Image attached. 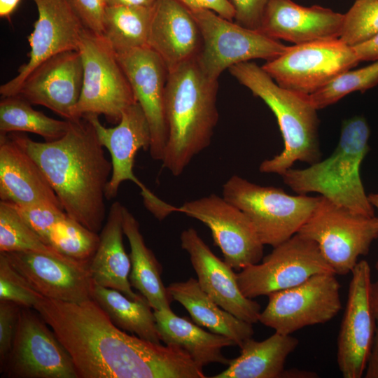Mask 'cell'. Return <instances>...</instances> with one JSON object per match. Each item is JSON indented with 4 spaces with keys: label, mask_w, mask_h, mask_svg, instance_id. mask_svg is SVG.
Returning <instances> with one entry per match:
<instances>
[{
    "label": "cell",
    "mask_w": 378,
    "mask_h": 378,
    "mask_svg": "<svg viewBox=\"0 0 378 378\" xmlns=\"http://www.w3.org/2000/svg\"><path fill=\"white\" fill-rule=\"evenodd\" d=\"M71 356L78 378H205L183 349L118 328L92 299L67 302L42 296L34 306Z\"/></svg>",
    "instance_id": "cell-1"
},
{
    "label": "cell",
    "mask_w": 378,
    "mask_h": 378,
    "mask_svg": "<svg viewBox=\"0 0 378 378\" xmlns=\"http://www.w3.org/2000/svg\"><path fill=\"white\" fill-rule=\"evenodd\" d=\"M69 121L66 133L53 141L38 142L20 132L8 134L38 165L67 216L98 233L104 225L112 163L86 118Z\"/></svg>",
    "instance_id": "cell-2"
},
{
    "label": "cell",
    "mask_w": 378,
    "mask_h": 378,
    "mask_svg": "<svg viewBox=\"0 0 378 378\" xmlns=\"http://www.w3.org/2000/svg\"><path fill=\"white\" fill-rule=\"evenodd\" d=\"M218 80L209 78L197 58L168 71L164 113L168 137L162 166L181 175L210 144L218 120Z\"/></svg>",
    "instance_id": "cell-3"
},
{
    "label": "cell",
    "mask_w": 378,
    "mask_h": 378,
    "mask_svg": "<svg viewBox=\"0 0 378 378\" xmlns=\"http://www.w3.org/2000/svg\"><path fill=\"white\" fill-rule=\"evenodd\" d=\"M228 70L239 83L269 106L283 137V150L262 161L259 167L260 172L282 175L297 161L312 164L321 160L318 110L308 96L280 86L254 62L236 64Z\"/></svg>",
    "instance_id": "cell-4"
},
{
    "label": "cell",
    "mask_w": 378,
    "mask_h": 378,
    "mask_svg": "<svg viewBox=\"0 0 378 378\" xmlns=\"http://www.w3.org/2000/svg\"><path fill=\"white\" fill-rule=\"evenodd\" d=\"M370 129L362 115L342 123L333 153L305 169L290 168L281 176L284 183L300 195L317 192L338 206L367 216H374L361 181L360 169L370 150Z\"/></svg>",
    "instance_id": "cell-5"
},
{
    "label": "cell",
    "mask_w": 378,
    "mask_h": 378,
    "mask_svg": "<svg viewBox=\"0 0 378 378\" xmlns=\"http://www.w3.org/2000/svg\"><path fill=\"white\" fill-rule=\"evenodd\" d=\"M223 197L246 214L262 243L273 248L298 232L321 197L290 195L282 188L261 186L237 175L223 184Z\"/></svg>",
    "instance_id": "cell-6"
},
{
    "label": "cell",
    "mask_w": 378,
    "mask_h": 378,
    "mask_svg": "<svg viewBox=\"0 0 378 378\" xmlns=\"http://www.w3.org/2000/svg\"><path fill=\"white\" fill-rule=\"evenodd\" d=\"M78 51L83 61V79L74 115H104L118 123L122 113L136 103L117 55L102 34L84 29Z\"/></svg>",
    "instance_id": "cell-7"
},
{
    "label": "cell",
    "mask_w": 378,
    "mask_h": 378,
    "mask_svg": "<svg viewBox=\"0 0 378 378\" xmlns=\"http://www.w3.org/2000/svg\"><path fill=\"white\" fill-rule=\"evenodd\" d=\"M320 196L298 233L316 242L336 275L348 274L378 238V217L353 212Z\"/></svg>",
    "instance_id": "cell-8"
},
{
    "label": "cell",
    "mask_w": 378,
    "mask_h": 378,
    "mask_svg": "<svg viewBox=\"0 0 378 378\" xmlns=\"http://www.w3.org/2000/svg\"><path fill=\"white\" fill-rule=\"evenodd\" d=\"M359 62L353 47L332 38L288 46L262 68L280 86L309 96Z\"/></svg>",
    "instance_id": "cell-9"
},
{
    "label": "cell",
    "mask_w": 378,
    "mask_h": 378,
    "mask_svg": "<svg viewBox=\"0 0 378 378\" xmlns=\"http://www.w3.org/2000/svg\"><path fill=\"white\" fill-rule=\"evenodd\" d=\"M83 117L92 123L100 143L111 155L112 172L105 190L106 199L115 198L121 183L131 181L140 188L144 206L157 219L162 220L176 212V206L159 199L134 174L137 152L141 148L149 150L151 144L150 127L141 106L136 102L125 108L113 127L103 125L98 115Z\"/></svg>",
    "instance_id": "cell-10"
},
{
    "label": "cell",
    "mask_w": 378,
    "mask_h": 378,
    "mask_svg": "<svg viewBox=\"0 0 378 378\" xmlns=\"http://www.w3.org/2000/svg\"><path fill=\"white\" fill-rule=\"evenodd\" d=\"M200 28L202 46L197 62L211 78L218 80L232 65L254 59L270 60L288 48L258 30L243 27L207 9L190 10Z\"/></svg>",
    "instance_id": "cell-11"
},
{
    "label": "cell",
    "mask_w": 378,
    "mask_h": 378,
    "mask_svg": "<svg viewBox=\"0 0 378 378\" xmlns=\"http://www.w3.org/2000/svg\"><path fill=\"white\" fill-rule=\"evenodd\" d=\"M323 273L335 274L316 242L297 233L274 247L260 263L241 270L237 279L244 295L253 299L294 287Z\"/></svg>",
    "instance_id": "cell-12"
},
{
    "label": "cell",
    "mask_w": 378,
    "mask_h": 378,
    "mask_svg": "<svg viewBox=\"0 0 378 378\" xmlns=\"http://www.w3.org/2000/svg\"><path fill=\"white\" fill-rule=\"evenodd\" d=\"M33 309L21 307L12 348L0 365L2 374L12 378H78L71 356Z\"/></svg>",
    "instance_id": "cell-13"
},
{
    "label": "cell",
    "mask_w": 378,
    "mask_h": 378,
    "mask_svg": "<svg viewBox=\"0 0 378 378\" xmlns=\"http://www.w3.org/2000/svg\"><path fill=\"white\" fill-rule=\"evenodd\" d=\"M340 289L335 274L314 275L298 286L270 294L258 321L283 335L326 323L342 308Z\"/></svg>",
    "instance_id": "cell-14"
},
{
    "label": "cell",
    "mask_w": 378,
    "mask_h": 378,
    "mask_svg": "<svg viewBox=\"0 0 378 378\" xmlns=\"http://www.w3.org/2000/svg\"><path fill=\"white\" fill-rule=\"evenodd\" d=\"M176 211L201 221L210 229L214 244L233 270L240 271L262 259L264 244L252 223L223 197L211 194L186 202Z\"/></svg>",
    "instance_id": "cell-15"
},
{
    "label": "cell",
    "mask_w": 378,
    "mask_h": 378,
    "mask_svg": "<svg viewBox=\"0 0 378 378\" xmlns=\"http://www.w3.org/2000/svg\"><path fill=\"white\" fill-rule=\"evenodd\" d=\"M347 301L337 339V361L344 378L364 375L377 326L371 303V270L358 261L351 271Z\"/></svg>",
    "instance_id": "cell-16"
},
{
    "label": "cell",
    "mask_w": 378,
    "mask_h": 378,
    "mask_svg": "<svg viewBox=\"0 0 378 378\" xmlns=\"http://www.w3.org/2000/svg\"><path fill=\"white\" fill-rule=\"evenodd\" d=\"M38 18L27 39L29 60L18 74L0 87L2 97L17 95L27 76L40 64L62 52L78 50L85 29L67 0H32Z\"/></svg>",
    "instance_id": "cell-17"
},
{
    "label": "cell",
    "mask_w": 378,
    "mask_h": 378,
    "mask_svg": "<svg viewBox=\"0 0 378 378\" xmlns=\"http://www.w3.org/2000/svg\"><path fill=\"white\" fill-rule=\"evenodd\" d=\"M116 55L148 120L151 134L150 155L153 160L162 161L168 137L164 113L168 69L148 47Z\"/></svg>",
    "instance_id": "cell-18"
},
{
    "label": "cell",
    "mask_w": 378,
    "mask_h": 378,
    "mask_svg": "<svg viewBox=\"0 0 378 378\" xmlns=\"http://www.w3.org/2000/svg\"><path fill=\"white\" fill-rule=\"evenodd\" d=\"M4 253L15 270L42 296L74 303L92 299L93 282L88 262L35 251Z\"/></svg>",
    "instance_id": "cell-19"
},
{
    "label": "cell",
    "mask_w": 378,
    "mask_h": 378,
    "mask_svg": "<svg viewBox=\"0 0 378 378\" xmlns=\"http://www.w3.org/2000/svg\"><path fill=\"white\" fill-rule=\"evenodd\" d=\"M83 79L80 52L58 53L36 66L25 78L18 94L32 105L45 106L67 120H76Z\"/></svg>",
    "instance_id": "cell-20"
},
{
    "label": "cell",
    "mask_w": 378,
    "mask_h": 378,
    "mask_svg": "<svg viewBox=\"0 0 378 378\" xmlns=\"http://www.w3.org/2000/svg\"><path fill=\"white\" fill-rule=\"evenodd\" d=\"M181 245L190 255L200 287L214 302L244 321L258 322L260 305L244 295L237 273L212 252L194 228L182 232Z\"/></svg>",
    "instance_id": "cell-21"
},
{
    "label": "cell",
    "mask_w": 378,
    "mask_h": 378,
    "mask_svg": "<svg viewBox=\"0 0 378 378\" xmlns=\"http://www.w3.org/2000/svg\"><path fill=\"white\" fill-rule=\"evenodd\" d=\"M344 15L318 5L303 6L293 0H269L259 30L275 40L296 44L340 38Z\"/></svg>",
    "instance_id": "cell-22"
},
{
    "label": "cell",
    "mask_w": 378,
    "mask_h": 378,
    "mask_svg": "<svg viewBox=\"0 0 378 378\" xmlns=\"http://www.w3.org/2000/svg\"><path fill=\"white\" fill-rule=\"evenodd\" d=\"M202 46L200 28L190 10L176 0H157L148 36L168 71L197 58Z\"/></svg>",
    "instance_id": "cell-23"
},
{
    "label": "cell",
    "mask_w": 378,
    "mask_h": 378,
    "mask_svg": "<svg viewBox=\"0 0 378 378\" xmlns=\"http://www.w3.org/2000/svg\"><path fill=\"white\" fill-rule=\"evenodd\" d=\"M0 199L20 206L43 204L64 209L38 165L8 134L1 133Z\"/></svg>",
    "instance_id": "cell-24"
},
{
    "label": "cell",
    "mask_w": 378,
    "mask_h": 378,
    "mask_svg": "<svg viewBox=\"0 0 378 378\" xmlns=\"http://www.w3.org/2000/svg\"><path fill=\"white\" fill-rule=\"evenodd\" d=\"M123 208L118 201L111 205L89 272L93 283L119 290L132 300H141L146 298L133 291L129 279L131 261L123 244Z\"/></svg>",
    "instance_id": "cell-25"
},
{
    "label": "cell",
    "mask_w": 378,
    "mask_h": 378,
    "mask_svg": "<svg viewBox=\"0 0 378 378\" xmlns=\"http://www.w3.org/2000/svg\"><path fill=\"white\" fill-rule=\"evenodd\" d=\"M153 312L159 337L166 345L181 348L201 368L214 363L228 365L230 359L222 349L236 345L231 339L204 330L187 318L177 316L172 309Z\"/></svg>",
    "instance_id": "cell-26"
},
{
    "label": "cell",
    "mask_w": 378,
    "mask_h": 378,
    "mask_svg": "<svg viewBox=\"0 0 378 378\" xmlns=\"http://www.w3.org/2000/svg\"><path fill=\"white\" fill-rule=\"evenodd\" d=\"M167 289L172 299L185 307L198 326L229 337L239 348L252 337L253 324L220 307L202 290L197 279L190 278L185 281L174 282Z\"/></svg>",
    "instance_id": "cell-27"
},
{
    "label": "cell",
    "mask_w": 378,
    "mask_h": 378,
    "mask_svg": "<svg viewBox=\"0 0 378 378\" xmlns=\"http://www.w3.org/2000/svg\"><path fill=\"white\" fill-rule=\"evenodd\" d=\"M298 343V340L291 335L276 332L262 341L251 337L240 347V355L230 359L227 368L212 377H283L286 360Z\"/></svg>",
    "instance_id": "cell-28"
},
{
    "label": "cell",
    "mask_w": 378,
    "mask_h": 378,
    "mask_svg": "<svg viewBox=\"0 0 378 378\" xmlns=\"http://www.w3.org/2000/svg\"><path fill=\"white\" fill-rule=\"evenodd\" d=\"M122 227L130 246L129 279L132 286L146 299L154 310L170 309L174 300L162 282V266L146 246L138 220L125 206Z\"/></svg>",
    "instance_id": "cell-29"
},
{
    "label": "cell",
    "mask_w": 378,
    "mask_h": 378,
    "mask_svg": "<svg viewBox=\"0 0 378 378\" xmlns=\"http://www.w3.org/2000/svg\"><path fill=\"white\" fill-rule=\"evenodd\" d=\"M92 299L122 330L146 341L160 344L154 312L146 299L132 300L119 290L94 283L92 284Z\"/></svg>",
    "instance_id": "cell-30"
},
{
    "label": "cell",
    "mask_w": 378,
    "mask_h": 378,
    "mask_svg": "<svg viewBox=\"0 0 378 378\" xmlns=\"http://www.w3.org/2000/svg\"><path fill=\"white\" fill-rule=\"evenodd\" d=\"M152 6H108L102 35L116 54L148 47Z\"/></svg>",
    "instance_id": "cell-31"
},
{
    "label": "cell",
    "mask_w": 378,
    "mask_h": 378,
    "mask_svg": "<svg viewBox=\"0 0 378 378\" xmlns=\"http://www.w3.org/2000/svg\"><path fill=\"white\" fill-rule=\"evenodd\" d=\"M70 121L48 117L35 110L27 100L17 94L2 97L0 102V133L30 132L46 141L58 139L68 131Z\"/></svg>",
    "instance_id": "cell-32"
},
{
    "label": "cell",
    "mask_w": 378,
    "mask_h": 378,
    "mask_svg": "<svg viewBox=\"0 0 378 378\" xmlns=\"http://www.w3.org/2000/svg\"><path fill=\"white\" fill-rule=\"evenodd\" d=\"M13 251H35L68 258L46 244L11 203L0 201V252Z\"/></svg>",
    "instance_id": "cell-33"
},
{
    "label": "cell",
    "mask_w": 378,
    "mask_h": 378,
    "mask_svg": "<svg viewBox=\"0 0 378 378\" xmlns=\"http://www.w3.org/2000/svg\"><path fill=\"white\" fill-rule=\"evenodd\" d=\"M99 242V234L67 216L52 227L48 244L73 260L90 263Z\"/></svg>",
    "instance_id": "cell-34"
},
{
    "label": "cell",
    "mask_w": 378,
    "mask_h": 378,
    "mask_svg": "<svg viewBox=\"0 0 378 378\" xmlns=\"http://www.w3.org/2000/svg\"><path fill=\"white\" fill-rule=\"evenodd\" d=\"M378 84V59L356 70H347L325 87L308 96L317 109L330 106L344 96L356 91L364 92Z\"/></svg>",
    "instance_id": "cell-35"
},
{
    "label": "cell",
    "mask_w": 378,
    "mask_h": 378,
    "mask_svg": "<svg viewBox=\"0 0 378 378\" xmlns=\"http://www.w3.org/2000/svg\"><path fill=\"white\" fill-rule=\"evenodd\" d=\"M340 39L351 47L378 34V0H356L344 14Z\"/></svg>",
    "instance_id": "cell-36"
},
{
    "label": "cell",
    "mask_w": 378,
    "mask_h": 378,
    "mask_svg": "<svg viewBox=\"0 0 378 378\" xmlns=\"http://www.w3.org/2000/svg\"><path fill=\"white\" fill-rule=\"evenodd\" d=\"M41 297L15 270L5 253L0 252V300L34 308Z\"/></svg>",
    "instance_id": "cell-37"
},
{
    "label": "cell",
    "mask_w": 378,
    "mask_h": 378,
    "mask_svg": "<svg viewBox=\"0 0 378 378\" xmlns=\"http://www.w3.org/2000/svg\"><path fill=\"white\" fill-rule=\"evenodd\" d=\"M13 205L26 223L48 245H49V235L52 227L66 215L64 209L49 205L37 204L23 206Z\"/></svg>",
    "instance_id": "cell-38"
},
{
    "label": "cell",
    "mask_w": 378,
    "mask_h": 378,
    "mask_svg": "<svg viewBox=\"0 0 378 378\" xmlns=\"http://www.w3.org/2000/svg\"><path fill=\"white\" fill-rule=\"evenodd\" d=\"M21 307L14 302L0 300V365L12 348Z\"/></svg>",
    "instance_id": "cell-39"
},
{
    "label": "cell",
    "mask_w": 378,
    "mask_h": 378,
    "mask_svg": "<svg viewBox=\"0 0 378 378\" xmlns=\"http://www.w3.org/2000/svg\"><path fill=\"white\" fill-rule=\"evenodd\" d=\"M85 28L102 34L107 0H67Z\"/></svg>",
    "instance_id": "cell-40"
},
{
    "label": "cell",
    "mask_w": 378,
    "mask_h": 378,
    "mask_svg": "<svg viewBox=\"0 0 378 378\" xmlns=\"http://www.w3.org/2000/svg\"><path fill=\"white\" fill-rule=\"evenodd\" d=\"M269 0H230L235 10L234 20L243 27L259 30L262 16Z\"/></svg>",
    "instance_id": "cell-41"
},
{
    "label": "cell",
    "mask_w": 378,
    "mask_h": 378,
    "mask_svg": "<svg viewBox=\"0 0 378 378\" xmlns=\"http://www.w3.org/2000/svg\"><path fill=\"white\" fill-rule=\"evenodd\" d=\"M189 10L207 9L233 21L235 10L230 0H176Z\"/></svg>",
    "instance_id": "cell-42"
},
{
    "label": "cell",
    "mask_w": 378,
    "mask_h": 378,
    "mask_svg": "<svg viewBox=\"0 0 378 378\" xmlns=\"http://www.w3.org/2000/svg\"><path fill=\"white\" fill-rule=\"evenodd\" d=\"M353 48L360 62L378 59V34Z\"/></svg>",
    "instance_id": "cell-43"
},
{
    "label": "cell",
    "mask_w": 378,
    "mask_h": 378,
    "mask_svg": "<svg viewBox=\"0 0 378 378\" xmlns=\"http://www.w3.org/2000/svg\"><path fill=\"white\" fill-rule=\"evenodd\" d=\"M365 378H378V323L364 373Z\"/></svg>",
    "instance_id": "cell-44"
},
{
    "label": "cell",
    "mask_w": 378,
    "mask_h": 378,
    "mask_svg": "<svg viewBox=\"0 0 378 378\" xmlns=\"http://www.w3.org/2000/svg\"><path fill=\"white\" fill-rule=\"evenodd\" d=\"M20 1L21 0H0V17L10 20Z\"/></svg>",
    "instance_id": "cell-45"
},
{
    "label": "cell",
    "mask_w": 378,
    "mask_h": 378,
    "mask_svg": "<svg viewBox=\"0 0 378 378\" xmlns=\"http://www.w3.org/2000/svg\"><path fill=\"white\" fill-rule=\"evenodd\" d=\"M374 267L377 272V279L371 284L370 296L372 309L378 323V257Z\"/></svg>",
    "instance_id": "cell-46"
},
{
    "label": "cell",
    "mask_w": 378,
    "mask_h": 378,
    "mask_svg": "<svg viewBox=\"0 0 378 378\" xmlns=\"http://www.w3.org/2000/svg\"><path fill=\"white\" fill-rule=\"evenodd\" d=\"M157 0H107L108 6H152Z\"/></svg>",
    "instance_id": "cell-47"
},
{
    "label": "cell",
    "mask_w": 378,
    "mask_h": 378,
    "mask_svg": "<svg viewBox=\"0 0 378 378\" xmlns=\"http://www.w3.org/2000/svg\"><path fill=\"white\" fill-rule=\"evenodd\" d=\"M284 378H315L318 377L316 373L311 371L299 370V369H288L284 370L283 374Z\"/></svg>",
    "instance_id": "cell-48"
},
{
    "label": "cell",
    "mask_w": 378,
    "mask_h": 378,
    "mask_svg": "<svg viewBox=\"0 0 378 378\" xmlns=\"http://www.w3.org/2000/svg\"><path fill=\"white\" fill-rule=\"evenodd\" d=\"M369 200L372 206L378 210V193H370L368 195Z\"/></svg>",
    "instance_id": "cell-49"
}]
</instances>
